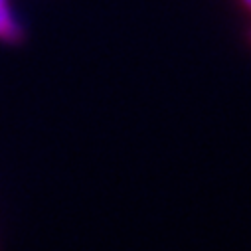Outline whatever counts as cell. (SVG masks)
<instances>
[{
	"label": "cell",
	"mask_w": 251,
	"mask_h": 251,
	"mask_svg": "<svg viewBox=\"0 0 251 251\" xmlns=\"http://www.w3.org/2000/svg\"><path fill=\"white\" fill-rule=\"evenodd\" d=\"M241 4H243V6H245L249 12H251V0H241Z\"/></svg>",
	"instance_id": "cell-1"
},
{
	"label": "cell",
	"mask_w": 251,
	"mask_h": 251,
	"mask_svg": "<svg viewBox=\"0 0 251 251\" xmlns=\"http://www.w3.org/2000/svg\"><path fill=\"white\" fill-rule=\"evenodd\" d=\"M247 38H249V42H251V30H249V32H247Z\"/></svg>",
	"instance_id": "cell-2"
}]
</instances>
